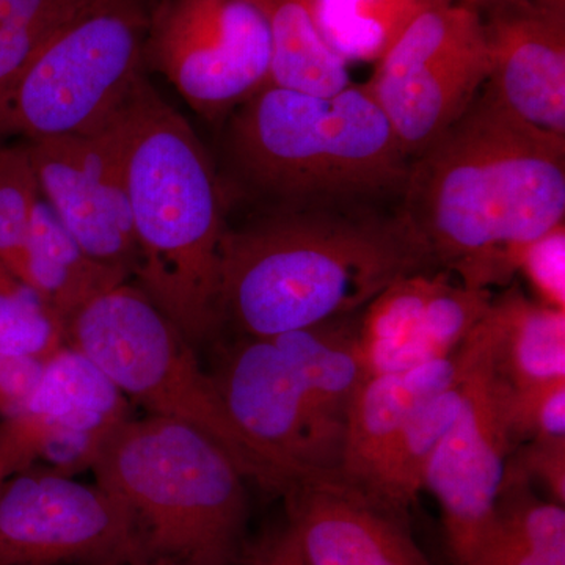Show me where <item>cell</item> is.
Returning a JSON list of instances; mask_svg holds the SVG:
<instances>
[{"label": "cell", "instance_id": "28", "mask_svg": "<svg viewBox=\"0 0 565 565\" xmlns=\"http://www.w3.org/2000/svg\"><path fill=\"white\" fill-rule=\"evenodd\" d=\"M81 0H0V82L24 65Z\"/></svg>", "mask_w": 565, "mask_h": 565}, {"label": "cell", "instance_id": "7", "mask_svg": "<svg viewBox=\"0 0 565 565\" xmlns=\"http://www.w3.org/2000/svg\"><path fill=\"white\" fill-rule=\"evenodd\" d=\"M65 341L148 415L196 427L228 452L245 478L285 494L281 476L233 423L195 348L139 285L121 282L82 307L66 323Z\"/></svg>", "mask_w": 565, "mask_h": 565}, {"label": "cell", "instance_id": "6", "mask_svg": "<svg viewBox=\"0 0 565 565\" xmlns=\"http://www.w3.org/2000/svg\"><path fill=\"white\" fill-rule=\"evenodd\" d=\"M159 0H81L39 51L0 82V143L95 132L141 76Z\"/></svg>", "mask_w": 565, "mask_h": 565}, {"label": "cell", "instance_id": "31", "mask_svg": "<svg viewBox=\"0 0 565 565\" xmlns=\"http://www.w3.org/2000/svg\"><path fill=\"white\" fill-rule=\"evenodd\" d=\"M516 273L530 282L537 302L565 310V223L527 245Z\"/></svg>", "mask_w": 565, "mask_h": 565}, {"label": "cell", "instance_id": "2", "mask_svg": "<svg viewBox=\"0 0 565 565\" xmlns=\"http://www.w3.org/2000/svg\"><path fill=\"white\" fill-rule=\"evenodd\" d=\"M438 270L403 210L299 203L230 228L218 315L239 337L274 338L359 313L392 282Z\"/></svg>", "mask_w": 565, "mask_h": 565}, {"label": "cell", "instance_id": "30", "mask_svg": "<svg viewBox=\"0 0 565 565\" xmlns=\"http://www.w3.org/2000/svg\"><path fill=\"white\" fill-rule=\"evenodd\" d=\"M508 416L516 446L534 438H565V379L511 386Z\"/></svg>", "mask_w": 565, "mask_h": 565}, {"label": "cell", "instance_id": "29", "mask_svg": "<svg viewBox=\"0 0 565 565\" xmlns=\"http://www.w3.org/2000/svg\"><path fill=\"white\" fill-rule=\"evenodd\" d=\"M65 343V326L32 289L0 291V352L46 360Z\"/></svg>", "mask_w": 565, "mask_h": 565}, {"label": "cell", "instance_id": "33", "mask_svg": "<svg viewBox=\"0 0 565 565\" xmlns=\"http://www.w3.org/2000/svg\"><path fill=\"white\" fill-rule=\"evenodd\" d=\"M46 360L0 352V416L20 415L31 399Z\"/></svg>", "mask_w": 565, "mask_h": 565}, {"label": "cell", "instance_id": "22", "mask_svg": "<svg viewBox=\"0 0 565 565\" xmlns=\"http://www.w3.org/2000/svg\"><path fill=\"white\" fill-rule=\"evenodd\" d=\"M273 44L269 84L330 96L351 87L349 65L322 39L308 0H253Z\"/></svg>", "mask_w": 565, "mask_h": 565}, {"label": "cell", "instance_id": "32", "mask_svg": "<svg viewBox=\"0 0 565 565\" xmlns=\"http://www.w3.org/2000/svg\"><path fill=\"white\" fill-rule=\"evenodd\" d=\"M509 462L531 481L548 490L555 503L565 504V438H534L516 446Z\"/></svg>", "mask_w": 565, "mask_h": 565}, {"label": "cell", "instance_id": "27", "mask_svg": "<svg viewBox=\"0 0 565 565\" xmlns=\"http://www.w3.org/2000/svg\"><path fill=\"white\" fill-rule=\"evenodd\" d=\"M435 273L399 278L364 307L360 319L364 364L370 356L399 343L419 326L433 291Z\"/></svg>", "mask_w": 565, "mask_h": 565}, {"label": "cell", "instance_id": "17", "mask_svg": "<svg viewBox=\"0 0 565 565\" xmlns=\"http://www.w3.org/2000/svg\"><path fill=\"white\" fill-rule=\"evenodd\" d=\"M492 326L486 316L463 344L445 359L399 373L370 375L349 412L340 481L366 492L412 415L434 394L473 370L492 348Z\"/></svg>", "mask_w": 565, "mask_h": 565}, {"label": "cell", "instance_id": "12", "mask_svg": "<svg viewBox=\"0 0 565 565\" xmlns=\"http://www.w3.org/2000/svg\"><path fill=\"white\" fill-rule=\"evenodd\" d=\"M131 418L120 388L87 355L63 344L44 362L24 411L0 424V486L39 460L71 478L92 470L107 438Z\"/></svg>", "mask_w": 565, "mask_h": 565}, {"label": "cell", "instance_id": "1", "mask_svg": "<svg viewBox=\"0 0 565 565\" xmlns=\"http://www.w3.org/2000/svg\"><path fill=\"white\" fill-rule=\"evenodd\" d=\"M401 210L438 267L468 288L508 286L527 245L565 223V137L482 88L411 162Z\"/></svg>", "mask_w": 565, "mask_h": 565}, {"label": "cell", "instance_id": "18", "mask_svg": "<svg viewBox=\"0 0 565 565\" xmlns=\"http://www.w3.org/2000/svg\"><path fill=\"white\" fill-rule=\"evenodd\" d=\"M362 311L270 338L291 364L318 422L343 446L353 399L370 379L360 337Z\"/></svg>", "mask_w": 565, "mask_h": 565}, {"label": "cell", "instance_id": "20", "mask_svg": "<svg viewBox=\"0 0 565 565\" xmlns=\"http://www.w3.org/2000/svg\"><path fill=\"white\" fill-rule=\"evenodd\" d=\"M489 321L494 370L512 388L565 379V310L511 286L493 297Z\"/></svg>", "mask_w": 565, "mask_h": 565}, {"label": "cell", "instance_id": "19", "mask_svg": "<svg viewBox=\"0 0 565 565\" xmlns=\"http://www.w3.org/2000/svg\"><path fill=\"white\" fill-rule=\"evenodd\" d=\"M18 277L65 327L82 307L131 280L125 270L88 255L43 199L36 206Z\"/></svg>", "mask_w": 565, "mask_h": 565}, {"label": "cell", "instance_id": "21", "mask_svg": "<svg viewBox=\"0 0 565 565\" xmlns=\"http://www.w3.org/2000/svg\"><path fill=\"white\" fill-rule=\"evenodd\" d=\"M484 359L476 364L473 370L429 397L412 415L386 451L370 489L364 494L393 509L394 512L411 515L412 505L416 503L419 492L424 489L427 465L462 411L471 375Z\"/></svg>", "mask_w": 565, "mask_h": 565}, {"label": "cell", "instance_id": "13", "mask_svg": "<svg viewBox=\"0 0 565 565\" xmlns=\"http://www.w3.org/2000/svg\"><path fill=\"white\" fill-rule=\"evenodd\" d=\"M509 392L511 385L494 370L492 344L471 375L462 411L424 475V489L440 504L455 565L470 559L493 523L505 463L516 448L509 427Z\"/></svg>", "mask_w": 565, "mask_h": 565}, {"label": "cell", "instance_id": "35", "mask_svg": "<svg viewBox=\"0 0 565 565\" xmlns=\"http://www.w3.org/2000/svg\"><path fill=\"white\" fill-rule=\"evenodd\" d=\"M243 565H307L288 523L250 545Z\"/></svg>", "mask_w": 565, "mask_h": 565}, {"label": "cell", "instance_id": "24", "mask_svg": "<svg viewBox=\"0 0 565 565\" xmlns=\"http://www.w3.org/2000/svg\"><path fill=\"white\" fill-rule=\"evenodd\" d=\"M322 39L348 65L377 63L430 0H308Z\"/></svg>", "mask_w": 565, "mask_h": 565}, {"label": "cell", "instance_id": "9", "mask_svg": "<svg viewBox=\"0 0 565 565\" xmlns=\"http://www.w3.org/2000/svg\"><path fill=\"white\" fill-rule=\"evenodd\" d=\"M273 44L253 0H159L145 65L206 120L228 117L270 81Z\"/></svg>", "mask_w": 565, "mask_h": 565}, {"label": "cell", "instance_id": "15", "mask_svg": "<svg viewBox=\"0 0 565 565\" xmlns=\"http://www.w3.org/2000/svg\"><path fill=\"white\" fill-rule=\"evenodd\" d=\"M479 13L486 90L515 117L565 137V0H501Z\"/></svg>", "mask_w": 565, "mask_h": 565}, {"label": "cell", "instance_id": "16", "mask_svg": "<svg viewBox=\"0 0 565 565\" xmlns=\"http://www.w3.org/2000/svg\"><path fill=\"white\" fill-rule=\"evenodd\" d=\"M282 498L307 565H433L416 544L411 516L340 479H305Z\"/></svg>", "mask_w": 565, "mask_h": 565}, {"label": "cell", "instance_id": "3", "mask_svg": "<svg viewBox=\"0 0 565 565\" xmlns=\"http://www.w3.org/2000/svg\"><path fill=\"white\" fill-rule=\"evenodd\" d=\"M114 122L139 252L134 282L199 348L222 330L223 182L191 122L148 74Z\"/></svg>", "mask_w": 565, "mask_h": 565}, {"label": "cell", "instance_id": "34", "mask_svg": "<svg viewBox=\"0 0 565 565\" xmlns=\"http://www.w3.org/2000/svg\"><path fill=\"white\" fill-rule=\"evenodd\" d=\"M463 565H545L514 535L492 523L489 533L476 546L473 555Z\"/></svg>", "mask_w": 565, "mask_h": 565}, {"label": "cell", "instance_id": "5", "mask_svg": "<svg viewBox=\"0 0 565 565\" xmlns=\"http://www.w3.org/2000/svg\"><path fill=\"white\" fill-rule=\"evenodd\" d=\"M92 471L132 512L150 559L243 565L252 545L247 478L210 435L177 419L132 416L107 438Z\"/></svg>", "mask_w": 565, "mask_h": 565}, {"label": "cell", "instance_id": "11", "mask_svg": "<svg viewBox=\"0 0 565 565\" xmlns=\"http://www.w3.org/2000/svg\"><path fill=\"white\" fill-rule=\"evenodd\" d=\"M211 377L233 423L281 476L286 492L305 479H340L343 445L318 422L270 338L223 345Z\"/></svg>", "mask_w": 565, "mask_h": 565}, {"label": "cell", "instance_id": "4", "mask_svg": "<svg viewBox=\"0 0 565 565\" xmlns=\"http://www.w3.org/2000/svg\"><path fill=\"white\" fill-rule=\"evenodd\" d=\"M225 158L270 206L403 195L411 158L364 85L311 95L267 84L230 114Z\"/></svg>", "mask_w": 565, "mask_h": 565}, {"label": "cell", "instance_id": "36", "mask_svg": "<svg viewBox=\"0 0 565 565\" xmlns=\"http://www.w3.org/2000/svg\"><path fill=\"white\" fill-rule=\"evenodd\" d=\"M449 2L462 3V6L473 7L476 10L484 9L492 3L501 2V0H449Z\"/></svg>", "mask_w": 565, "mask_h": 565}, {"label": "cell", "instance_id": "8", "mask_svg": "<svg viewBox=\"0 0 565 565\" xmlns=\"http://www.w3.org/2000/svg\"><path fill=\"white\" fill-rule=\"evenodd\" d=\"M489 77L481 13L430 0L375 63L364 85L414 161L455 125Z\"/></svg>", "mask_w": 565, "mask_h": 565}, {"label": "cell", "instance_id": "26", "mask_svg": "<svg viewBox=\"0 0 565 565\" xmlns=\"http://www.w3.org/2000/svg\"><path fill=\"white\" fill-rule=\"evenodd\" d=\"M40 202L39 181L24 141L0 143V262L17 277Z\"/></svg>", "mask_w": 565, "mask_h": 565}, {"label": "cell", "instance_id": "14", "mask_svg": "<svg viewBox=\"0 0 565 565\" xmlns=\"http://www.w3.org/2000/svg\"><path fill=\"white\" fill-rule=\"evenodd\" d=\"M114 118L95 132L24 143L41 199L66 232L93 258L134 278L139 252Z\"/></svg>", "mask_w": 565, "mask_h": 565}, {"label": "cell", "instance_id": "10", "mask_svg": "<svg viewBox=\"0 0 565 565\" xmlns=\"http://www.w3.org/2000/svg\"><path fill=\"white\" fill-rule=\"evenodd\" d=\"M128 505L98 484L32 465L0 486V565L148 561Z\"/></svg>", "mask_w": 565, "mask_h": 565}, {"label": "cell", "instance_id": "37", "mask_svg": "<svg viewBox=\"0 0 565 565\" xmlns=\"http://www.w3.org/2000/svg\"><path fill=\"white\" fill-rule=\"evenodd\" d=\"M131 565H177L173 563H170V561H163V559H148V561H141V563L131 564Z\"/></svg>", "mask_w": 565, "mask_h": 565}, {"label": "cell", "instance_id": "25", "mask_svg": "<svg viewBox=\"0 0 565 565\" xmlns=\"http://www.w3.org/2000/svg\"><path fill=\"white\" fill-rule=\"evenodd\" d=\"M493 522L545 565H565L564 505L542 500L533 490V481L509 460L494 503Z\"/></svg>", "mask_w": 565, "mask_h": 565}, {"label": "cell", "instance_id": "23", "mask_svg": "<svg viewBox=\"0 0 565 565\" xmlns=\"http://www.w3.org/2000/svg\"><path fill=\"white\" fill-rule=\"evenodd\" d=\"M490 289L468 288L444 273L434 274L422 322L399 343L366 360L370 375L399 373L445 359L473 333L492 307Z\"/></svg>", "mask_w": 565, "mask_h": 565}]
</instances>
